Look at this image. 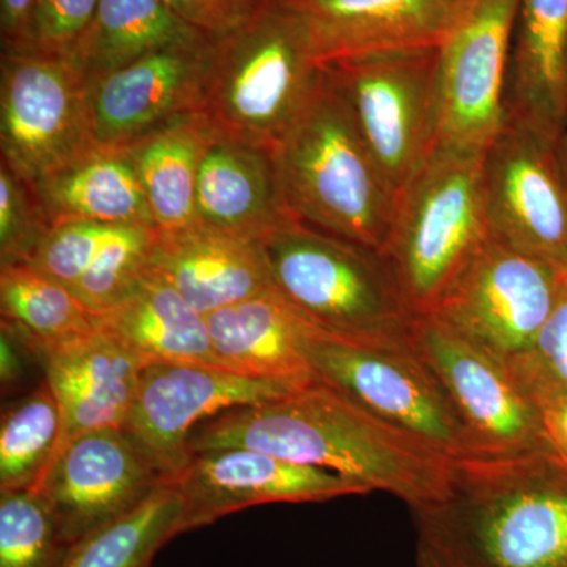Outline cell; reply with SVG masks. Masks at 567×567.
I'll return each instance as SVG.
<instances>
[{"label":"cell","mask_w":567,"mask_h":567,"mask_svg":"<svg viewBox=\"0 0 567 567\" xmlns=\"http://www.w3.org/2000/svg\"><path fill=\"white\" fill-rule=\"evenodd\" d=\"M188 445L193 456L248 447L317 466L394 495L412 511L445 498L454 461L316 377L282 398L235 406L204 421Z\"/></svg>","instance_id":"cell-1"},{"label":"cell","mask_w":567,"mask_h":567,"mask_svg":"<svg viewBox=\"0 0 567 567\" xmlns=\"http://www.w3.org/2000/svg\"><path fill=\"white\" fill-rule=\"evenodd\" d=\"M412 513L456 567H567V461L550 447L454 458L445 498Z\"/></svg>","instance_id":"cell-2"},{"label":"cell","mask_w":567,"mask_h":567,"mask_svg":"<svg viewBox=\"0 0 567 567\" xmlns=\"http://www.w3.org/2000/svg\"><path fill=\"white\" fill-rule=\"evenodd\" d=\"M271 158L287 218L383 256L398 197L323 70Z\"/></svg>","instance_id":"cell-3"},{"label":"cell","mask_w":567,"mask_h":567,"mask_svg":"<svg viewBox=\"0 0 567 567\" xmlns=\"http://www.w3.org/2000/svg\"><path fill=\"white\" fill-rule=\"evenodd\" d=\"M279 297L327 333L353 341H404L410 311L385 257L287 219L260 240Z\"/></svg>","instance_id":"cell-4"},{"label":"cell","mask_w":567,"mask_h":567,"mask_svg":"<svg viewBox=\"0 0 567 567\" xmlns=\"http://www.w3.org/2000/svg\"><path fill=\"white\" fill-rule=\"evenodd\" d=\"M483 159L439 147L399 196L383 257L415 317L434 315L487 241Z\"/></svg>","instance_id":"cell-5"},{"label":"cell","mask_w":567,"mask_h":567,"mask_svg":"<svg viewBox=\"0 0 567 567\" xmlns=\"http://www.w3.org/2000/svg\"><path fill=\"white\" fill-rule=\"evenodd\" d=\"M322 76L300 29L275 2L216 50L203 112L216 136L274 152Z\"/></svg>","instance_id":"cell-6"},{"label":"cell","mask_w":567,"mask_h":567,"mask_svg":"<svg viewBox=\"0 0 567 567\" xmlns=\"http://www.w3.org/2000/svg\"><path fill=\"white\" fill-rule=\"evenodd\" d=\"M312 375L451 458L476 456L446 391L412 341H353L316 324L305 336Z\"/></svg>","instance_id":"cell-7"},{"label":"cell","mask_w":567,"mask_h":567,"mask_svg":"<svg viewBox=\"0 0 567 567\" xmlns=\"http://www.w3.org/2000/svg\"><path fill=\"white\" fill-rule=\"evenodd\" d=\"M440 51L382 52L322 65L398 199L439 147Z\"/></svg>","instance_id":"cell-8"},{"label":"cell","mask_w":567,"mask_h":567,"mask_svg":"<svg viewBox=\"0 0 567 567\" xmlns=\"http://www.w3.org/2000/svg\"><path fill=\"white\" fill-rule=\"evenodd\" d=\"M99 147L89 112V84L63 59L2 54V163L35 185Z\"/></svg>","instance_id":"cell-9"},{"label":"cell","mask_w":567,"mask_h":567,"mask_svg":"<svg viewBox=\"0 0 567 567\" xmlns=\"http://www.w3.org/2000/svg\"><path fill=\"white\" fill-rule=\"evenodd\" d=\"M566 276V268L488 237L434 315L509 365L547 322Z\"/></svg>","instance_id":"cell-10"},{"label":"cell","mask_w":567,"mask_h":567,"mask_svg":"<svg viewBox=\"0 0 567 567\" xmlns=\"http://www.w3.org/2000/svg\"><path fill=\"white\" fill-rule=\"evenodd\" d=\"M311 380L259 379L203 363H148L123 429L163 483L175 484L192 462L188 442L197 425L235 406L282 398Z\"/></svg>","instance_id":"cell-11"},{"label":"cell","mask_w":567,"mask_h":567,"mask_svg":"<svg viewBox=\"0 0 567 567\" xmlns=\"http://www.w3.org/2000/svg\"><path fill=\"white\" fill-rule=\"evenodd\" d=\"M488 237L567 270V177L557 142L505 118L484 152Z\"/></svg>","instance_id":"cell-12"},{"label":"cell","mask_w":567,"mask_h":567,"mask_svg":"<svg viewBox=\"0 0 567 567\" xmlns=\"http://www.w3.org/2000/svg\"><path fill=\"white\" fill-rule=\"evenodd\" d=\"M410 341L434 372L476 456H509L550 447L539 412L509 368L439 316H416Z\"/></svg>","instance_id":"cell-13"},{"label":"cell","mask_w":567,"mask_h":567,"mask_svg":"<svg viewBox=\"0 0 567 567\" xmlns=\"http://www.w3.org/2000/svg\"><path fill=\"white\" fill-rule=\"evenodd\" d=\"M518 7L475 0L440 51V148L483 155L502 130Z\"/></svg>","instance_id":"cell-14"},{"label":"cell","mask_w":567,"mask_h":567,"mask_svg":"<svg viewBox=\"0 0 567 567\" xmlns=\"http://www.w3.org/2000/svg\"><path fill=\"white\" fill-rule=\"evenodd\" d=\"M218 43L166 48L89 84L96 144L128 147L167 123L203 112Z\"/></svg>","instance_id":"cell-15"},{"label":"cell","mask_w":567,"mask_h":567,"mask_svg":"<svg viewBox=\"0 0 567 567\" xmlns=\"http://www.w3.org/2000/svg\"><path fill=\"white\" fill-rule=\"evenodd\" d=\"M320 66L382 52L443 48L475 0H275Z\"/></svg>","instance_id":"cell-16"},{"label":"cell","mask_w":567,"mask_h":567,"mask_svg":"<svg viewBox=\"0 0 567 567\" xmlns=\"http://www.w3.org/2000/svg\"><path fill=\"white\" fill-rule=\"evenodd\" d=\"M162 484L125 429H103L70 443L32 491L50 506L70 547L140 506Z\"/></svg>","instance_id":"cell-17"},{"label":"cell","mask_w":567,"mask_h":567,"mask_svg":"<svg viewBox=\"0 0 567 567\" xmlns=\"http://www.w3.org/2000/svg\"><path fill=\"white\" fill-rule=\"evenodd\" d=\"M175 486L182 502L181 533L205 527L246 507L371 494L363 484L338 473L248 447L194 454Z\"/></svg>","instance_id":"cell-18"},{"label":"cell","mask_w":567,"mask_h":567,"mask_svg":"<svg viewBox=\"0 0 567 567\" xmlns=\"http://www.w3.org/2000/svg\"><path fill=\"white\" fill-rule=\"evenodd\" d=\"M40 364L62 412L54 462L82 435L125 427L147 363L100 327L91 336L41 353Z\"/></svg>","instance_id":"cell-19"},{"label":"cell","mask_w":567,"mask_h":567,"mask_svg":"<svg viewBox=\"0 0 567 567\" xmlns=\"http://www.w3.org/2000/svg\"><path fill=\"white\" fill-rule=\"evenodd\" d=\"M148 268L204 316L275 290L260 241L197 223L158 230Z\"/></svg>","instance_id":"cell-20"},{"label":"cell","mask_w":567,"mask_h":567,"mask_svg":"<svg viewBox=\"0 0 567 567\" xmlns=\"http://www.w3.org/2000/svg\"><path fill=\"white\" fill-rule=\"evenodd\" d=\"M506 117L559 141L567 111V0H520Z\"/></svg>","instance_id":"cell-21"},{"label":"cell","mask_w":567,"mask_h":567,"mask_svg":"<svg viewBox=\"0 0 567 567\" xmlns=\"http://www.w3.org/2000/svg\"><path fill=\"white\" fill-rule=\"evenodd\" d=\"M287 219L271 153L213 133L197 177L194 223L260 241Z\"/></svg>","instance_id":"cell-22"},{"label":"cell","mask_w":567,"mask_h":567,"mask_svg":"<svg viewBox=\"0 0 567 567\" xmlns=\"http://www.w3.org/2000/svg\"><path fill=\"white\" fill-rule=\"evenodd\" d=\"M219 365L259 379L306 382L315 379L303 354L311 322L268 292L207 316Z\"/></svg>","instance_id":"cell-23"},{"label":"cell","mask_w":567,"mask_h":567,"mask_svg":"<svg viewBox=\"0 0 567 567\" xmlns=\"http://www.w3.org/2000/svg\"><path fill=\"white\" fill-rule=\"evenodd\" d=\"M102 328L145 363L219 365L207 316L197 311L163 276L147 268L110 311Z\"/></svg>","instance_id":"cell-24"},{"label":"cell","mask_w":567,"mask_h":567,"mask_svg":"<svg viewBox=\"0 0 567 567\" xmlns=\"http://www.w3.org/2000/svg\"><path fill=\"white\" fill-rule=\"evenodd\" d=\"M32 188L51 227L69 221L156 227L126 148L99 145Z\"/></svg>","instance_id":"cell-25"},{"label":"cell","mask_w":567,"mask_h":567,"mask_svg":"<svg viewBox=\"0 0 567 567\" xmlns=\"http://www.w3.org/2000/svg\"><path fill=\"white\" fill-rule=\"evenodd\" d=\"M208 40L162 0H100L91 28L69 61L92 84L153 52Z\"/></svg>","instance_id":"cell-26"},{"label":"cell","mask_w":567,"mask_h":567,"mask_svg":"<svg viewBox=\"0 0 567 567\" xmlns=\"http://www.w3.org/2000/svg\"><path fill=\"white\" fill-rule=\"evenodd\" d=\"M213 130L204 114L186 115L128 147L158 230L189 226L196 218L197 177Z\"/></svg>","instance_id":"cell-27"},{"label":"cell","mask_w":567,"mask_h":567,"mask_svg":"<svg viewBox=\"0 0 567 567\" xmlns=\"http://www.w3.org/2000/svg\"><path fill=\"white\" fill-rule=\"evenodd\" d=\"M2 323L32 347L37 357L100 330V317L69 287L31 265L0 267Z\"/></svg>","instance_id":"cell-28"},{"label":"cell","mask_w":567,"mask_h":567,"mask_svg":"<svg viewBox=\"0 0 567 567\" xmlns=\"http://www.w3.org/2000/svg\"><path fill=\"white\" fill-rule=\"evenodd\" d=\"M182 502L175 484H162L140 506L71 544L58 567H148L181 533Z\"/></svg>","instance_id":"cell-29"},{"label":"cell","mask_w":567,"mask_h":567,"mask_svg":"<svg viewBox=\"0 0 567 567\" xmlns=\"http://www.w3.org/2000/svg\"><path fill=\"white\" fill-rule=\"evenodd\" d=\"M62 412L47 380L7 406L0 423V492L32 491L51 465Z\"/></svg>","instance_id":"cell-30"},{"label":"cell","mask_w":567,"mask_h":567,"mask_svg":"<svg viewBox=\"0 0 567 567\" xmlns=\"http://www.w3.org/2000/svg\"><path fill=\"white\" fill-rule=\"evenodd\" d=\"M66 548L40 494L0 492V567H58Z\"/></svg>","instance_id":"cell-31"},{"label":"cell","mask_w":567,"mask_h":567,"mask_svg":"<svg viewBox=\"0 0 567 567\" xmlns=\"http://www.w3.org/2000/svg\"><path fill=\"white\" fill-rule=\"evenodd\" d=\"M156 235V227H118L71 292L93 315L102 317L147 271Z\"/></svg>","instance_id":"cell-32"},{"label":"cell","mask_w":567,"mask_h":567,"mask_svg":"<svg viewBox=\"0 0 567 567\" xmlns=\"http://www.w3.org/2000/svg\"><path fill=\"white\" fill-rule=\"evenodd\" d=\"M507 368L535 404L567 394V276L532 347Z\"/></svg>","instance_id":"cell-33"},{"label":"cell","mask_w":567,"mask_h":567,"mask_svg":"<svg viewBox=\"0 0 567 567\" xmlns=\"http://www.w3.org/2000/svg\"><path fill=\"white\" fill-rule=\"evenodd\" d=\"M50 230L32 185L0 164V267L31 262Z\"/></svg>","instance_id":"cell-34"},{"label":"cell","mask_w":567,"mask_h":567,"mask_svg":"<svg viewBox=\"0 0 567 567\" xmlns=\"http://www.w3.org/2000/svg\"><path fill=\"white\" fill-rule=\"evenodd\" d=\"M118 227L95 221L55 224L28 265L71 289L89 270Z\"/></svg>","instance_id":"cell-35"},{"label":"cell","mask_w":567,"mask_h":567,"mask_svg":"<svg viewBox=\"0 0 567 567\" xmlns=\"http://www.w3.org/2000/svg\"><path fill=\"white\" fill-rule=\"evenodd\" d=\"M100 0H35L20 54L69 61L91 28Z\"/></svg>","instance_id":"cell-36"},{"label":"cell","mask_w":567,"mask_h":567,"mask_svg":"<svg viewBox=\"0 0 567 567\" xmlns=\"http://www.w3.org/2000/svg\"><path fill=\"white\" fill-rule=\"evenodd\" d=\"M171 10L205 37L229 39L256 20L268 0H162Z\"/></svg>","instance_id":"cell-37"},{"label":"cell","mask_w":567,"mask_h":567,"mask_svg":"<svg viewBox=\"0 0 567 567\" xmlns=\"http://www.w3.org/2000/svg\"><path fill=\"white\" fill-rule=\"evenodd\" d=\"M32 361L40 364L32 347L9 324L0 322V383L3 394L18 390L25 382Z\"/></svg>","instance_id":"cell-38"},{"label":"cell","mask_w":567,"mask_h":567,"mask_svg":"<svg viewBox=\"0 0 567 567\" xmlns=\"http://www.w3.org/2000/svg\"><path fill=\"white\" fill-rule=\"evenodd\" d=\"M33 3L35 0H0L2 54H20Z\"/></svg>","instance_id":"cell-39"},{"label":"cell","mask_w":567,"mask_h":567,"mask_svg":"<svg viewBox=\"0 0 567 567\" xmlns=\"http://www.w3.org/2000/svg\"><path fill=\"white\" fill-rule=\"evenodd\" d=\"M536 406L547 445L567 461V394L544 399Z\"/></svg>","instance_id":"cell-40"},{"label":"cell","mask_w":567,"mask_h":567,"mask_svg":"<svg viewBox=\"0 0 567 567\" xmlns=\"http://www.w3.org/2000/svg\"><path fill=\"white\" fill-rule=\"evenodd\" d=\"M417 567H456L447 561L440 551L429 546L424 540L417 539Z\"/></svg>","instance_id":"cell-41"},{"label":"cell","mask_w":567,"mask_h":567,"mask_svg":"<svg viewBox=\"0 0 567 567\" xmlns=\"http://www.w3.org/2000/svg\"><path fill=\"white\" fill-rule=\"evenodd\" d=\"M558 152H559V158H561L563 169H565V174L567 177V111H566L565 125H563L561 136H559V141H558Z\"/></svg>","instance_id":"cell-42"}]
</instances>
